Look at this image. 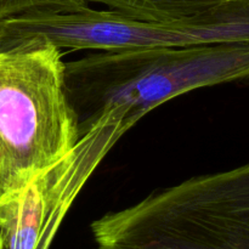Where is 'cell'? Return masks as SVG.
Wrapping results in <instances>:
<instances>
[{
	"instance_id": "cell-3",
	"label": "cell",
	"mask_w": 249,
	"mask_h": 249,
	"mask_svg": "<svg viewBox=\"0 0 249 249\" xmlns=\"http://www.w3.org/2000/svg\"><path fill=\"white\" fill-rule=\"evenodd\" d=\"M249 43V0H226L182 22H151L112 10L33 12L0 22V51L53 45L67 50L125 51Z\"/></svg>"
},
{
	"instance_id": "cell-6",
	"label": "cell",
	"mask_w": 249,
	"mask_h": 249,
	"mask_svg": "<svg viewBox=\"0 0 249 249\" xmlns=\"http://www.w3.org/2000/svg\"><path fill=\"white\" fill-rule=\"evenodd\" d=\"M226 0H91L124 16L151 22H182L197 18Z\"/></svg>"
},
{
	"instance_id": "cell-4",
	"label": "cell",
	"mask_w": 249,
	"mask_h": 249,
	"mask_svg": "<svg viewBox=\"0 0 249 249\" xmlns=\"http://www.w3.org/2000/svg\"><path fill=\"white\" fill-rule=\"evenodd\" d=\"M128 130L121 117L106 114L68 152L36 175L0 214L5 228V248H50L79 192Z\"/></svg>"
},
{
	"instance_id": "cell-8",
	"label": "cell",
	"mask_w": 249,
	"mask_h": 249,
	"mask_svg": "<svg viewBox=\"0 0 249 249\" xmlns=\"http://www.w3.org/2000/svg\"><path fill=\"white\" fill-rule=\"evenodd\" d=\"M0 249H5V228L1 220H0Z\"/></svg>"
},
{
	"instance_id": "cell-1",
	"label": "cell",
	"mask_w": 249,
	"mask_h": 249,
	"mask_svg": "<svg viewBox=\"0 0 249 249\" xmlns=\"http://www.w3.org/2000/svg\"><path fill=\"white\" fill-rule=\"evenodd\" d=\"M243 79H249V43L102 51L63 62V89L79 138L108 113L131 128L179 95Z\"/></svg>"
},
{
	"instance_id": "cell-2",
	"label": "cell",
	"mask_w": 249,
	"mask_h": 249,
	"mask_svg": "<svg viewBox=\"0 0 249 249\" xmlns=\"http://www.w3.org/2000/svg\"><path fill=\"white\" fill-rule=\"evenodd\" d=\"M78 139L60 49L0 51V214Z\"/></svg>"
},
{
	"instance_id": "cell-5",
	"label": "cell",
	"mask_w": 249,
	"mask_h": 249,
	"mask_svg": "<svg viewBox=\"0 0 249 249\" xmlns=\"http://www.w3.org/2000/svg\"><path fill=\"white\" fill-rule=\"evenodd\" d=\"M157 249H249V163L198 190L174 216Z\"/></svg>"
},
{
	"instance_id": "cell-7",
	"label": "cell",
	"mask_w": 249,
	"mask_h": 249,
	"mask_svg": "<svg viewBox=\"0 0 249 249\" xmlns=\"http://www.w3.org/2000/svg\"><path fill=\"white\" fill-rule=\"evenodd\" d=\"M90 4L91 0H0V22L33 12H74Z\"/></svg>"
}]
</instances>
